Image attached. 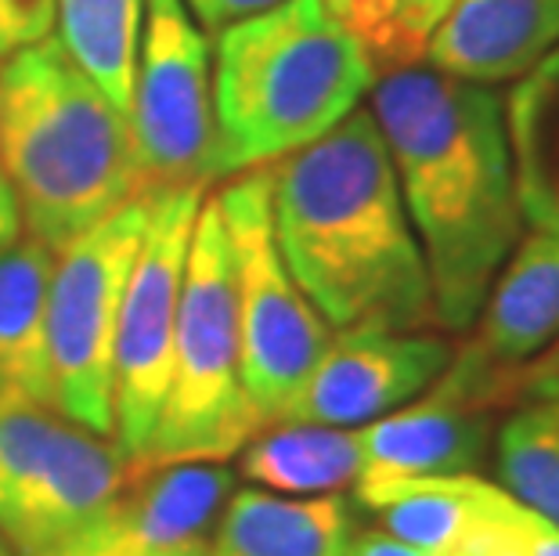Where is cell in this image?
Masks as SVG:
<instances>
[{
	"label": "cell",
	"mask_w": 559,
	"mask_h": 556,
	"mask_svg": "<svg viewBox=\"0 0 559 556\" xmlns=\"http://www.w3.org/2000/svg\"><path fill=\"white\" fill-rule=\"evenodd\" d=\"M531 556H559V524L538 513L531 520Z\"/></svg>",
	"instance_id": "obj_29"
},
{
	"label": "cell",
	"mask_w": 559,
	"mask_h": 556,
	"mask_svg": "<svg viewBox=\"0 0 559 556\" xmlns=\"http://www.w3.org/2000/svg\"><path fill=\"white\" fill-rule=\"evenodd\" d=\"M376 84V69L325 0H282L213 33L206 181L271 167L325 138Z\"/></svg>",
	"instance_id": "obj_3"
},
{
	"label": "cell",
	"mask_w": 559,
	"mask_h": 556,
	"mask_svg": "<svg viewBox=\"0 0 559 556\" xmlns=\"http://www.w3.org/2000/svg\"><path fill=\"white\" fill-rule=\"evenodd\" d=\"M134 466L58 412H0V539L40 556L120 495Z\"/></svg>",
	"instance_id": "obj_9"
},
{
	"label": "cell",
	"mask_w": 559,
	"mask_h": 556,
	"mask_svg": "<svg viewBox=\"0 0 559 556\" xmlns=\"http://www.w3.org/2000/svg\"><path fill=\"white\" fill-rule=\"evenodd\" d=\"M495 409L437 383L390 416L358 427L365 477H451L473 473L495 441Z\"/></svg>",
	"instance_id": "obj_14"
},
{
	"label": "cell",
	"mask_w": 559,
	"mask_h": 556,
	"mask_svg": "<svg viewBox=\"0 0 559 556\" xmlns=\"http://www.w3.org/2000/svg\"><path fill=\"white\" fill-rule=\"evenodd\" d=\"M213 199L235 271L242 387L260 427H275L289 416L307 376L332 343V329L278 253L271 228V167L228 177Z\"/></svg>",
	"instance_id": "obj_6"
},
{
	"label": "cell",
	"mask_w": 559,
	"mask_h": 556,
	"mask_svg": "<svg viewBox=\"0 0 559 556\" xmlns=\"http://www.w3.org/2000/svg\"><path fill=\"white\" fill-rule=\"evenodd\" d=\"M559 340V235L534 228L498 271L459 354L516 401V372Z\"/></svg>",
	"instance_id": "obj_13"
},
{
	"label": "cell",
	"mask_w": 559,
	"mask_h": 556,
	"mask_svg": "<svg viewBox=\"0 0 559 556\" xmlns=\"http://www.w3.org/2000/svg\"><path fill=\"white\" fill-rule=\"evenodd\" d=\"M0 556H15V553H11V546H8L4 539H0Z\"/></svg>",
	"instance_id": "obj_31"
},
{
	"label": "cell",
	"mask_w": 559,
	"mask_h": 556,
	"mask_svg": "<svg viewBox=\"0 0 559 556\" xmlns=\"http://www.w3.org/2000/svg\"><path fill=\"white\" fill-rule=\"evenodd\" d=\"M379 73L419 66L455 0H325Z\"/></svg>",
	"instance_id": "obj_22"
},
{
	"label": "cell",
	"mask_w": 559,
	"mask_h": 556,
	"mask_svg": "<svg viewBox=\"0 0 559 556\" xmlns=\"http://www.w3.org/2000/svg\"><path fill=\"white\" fill-rule=\"evenodd\" d=\"M0 159L22 228L51 253L145 196L130 116L55 33L0 62Z\"/></svg>",
	"instance_id": "obj_4"
},
{
	"label": "cell",
	"mask_w": 559,
	"mask_h": 556,
	"mask_svg": "<svg viewBox=\"0 0 559 556\" xmlns=\"http://www.w3.org/2000/svg\"><path fill=\"white\" fill-rule=\"evenodd\" d=\"M22 239V217H19V203L15 192H11V181L4 174V159H0V250L15 246Z\"/></svg>",
	"instance_id": "obj_28"
},
{
	"label": "cell",
	"mask_w": 559,
	"mask_h": 556,
	"mask_svg": "<svg viewBox=\"0 0 559 556\" xmlns=\"http://www.w3.org/2000/svg\"><path fill=\"white\" fill-rule=\"evenodd\" d=\"M55 253L37 239L0 250V412H55L47 282Z\"/></svg>",
	"instance_id": "obj_16"
},
{
	"label": "cell",
	"mask_w": 559,
	"mask_h": 556,
	"mask_svg": "<svg viewBox=\"0 0 559 556\" xmlns=\"http://www.w3.org/2000/svg\"><path fill=\"white\" fill-rule=\"evenodd\" d=\"M534 398H559V340L516 372L513 405H520V401H534Z\"/></svg>",
	"instance_id": "obj_25"
},
{
	"label": "cell",
	"mask_w": 559,
	"mask_h": 556,
	"mask_svg": "<svg viewBox=\"0 0 559 556\" xmlns=\"http://www.w3.org/2000/svg\"><path fill=\"white\" fill-rule=\"evenodd\" d=\"M347 556H430V553L408 546V542L394 539L383 528H372V531H354Z\"/></svg>",
	"instance_id": "obj_27"
},
{
	"label": "cell",
	"mask_w": 559,
	"mask_h": 556,
	"mask_svg": "<svg viewBox=\"0 0 559 556\" xmlns=\"http://www.w3.org/2000/svg\"><path fill=\"white\" fill-rule=\"evenodd\" d=\"M372 116L426 260L437 326L466 333L527 224L506 98L433 66H408L372 84Z\"/></svg>",
	"instance_id": "obj_1"
},
{
	"label": "cell",
	"mask_w": 559,
	"mask_h": 556,
	"mask_svg": "<svg viewBox=\"0 0 559 556\" xmlns=\"http://www.w3.org/2000/svg\"><path fill=\"white\" fill-rule=\"evenodd\" d=\"M451 351L430 333H386L354 329L332 333V343L307 376L300 398L282 423H321V427H365L390 416L437 383Z\"/></svg>",
	"instance_id": "obj_11"
},
{
	"label": "cell",
	"mask_w": 559,
	"mask_h": 556,
	"mask_svg": "<svg viewBox=\"0 0 559 556\" xmlns=\"http://www.w3.org/2000/svg\"><path fill=\"white\" fill-rule=\"evenodd\" d=\"M40 556H123V553H94V549H76V546H66V542H58L47 553ZM177 556H210V549H199V553H177Z\"/></svg>",
	"instance_id": "obj_30"
},
{
	"label": "cell",
	"mask_w": 559,
	"mask_h": 556,
	"mask_svg": "<svg viewBox=\"0 0 559 556\" xmlns=\"http://www.w3.org/2000/svg\"><path fill=\"white\" fill-rule=\"evenodd\" d=\"M271 228L304 297L332 333H415L433 289L383 130L354 109L325 138L271 163Z\"/></svg>",
	"instance_id": "obj_2"
},
{
	"label": "cell",
	"mask_w": 559,
	"mask_h": 556,
	"mask_svg": "<svg viewBox=\"0 0 559 556\" xmlns=\"http://www.w3.org/2000/svg\"><path fill=\"white\" fill-rule=\"evenodd\" d=\"M559 47V0H455L426 51L440 73L509 84Z\"/></svg>",
	"instance_id": "obj_15"
},
{
	"label": "cell",
	"mask_w": 559,
	"mask_h": 556,
	"mask_svg": "<svg viewBox=\"0 0 559 556\" xmlns=\"http://www.w3.org/2000/svg\"><path fill=\"white\" fill-rule=\"evenodd\" d=\"M145 0H55V37L66 55L130 116Z\"/></svg>",
	"instance_id": "obj_20"
},
{
	"label": "cell",
	"mask_w": 559,
	"mask_h": 556,
	"mask_svg": "<svg viewBox=\"0 0 559 556\" xmlns=\"http://www.w3.org/2000/svg\"><path fill=\"white\" fill-rule=\"evenodd\" d=\"M242 477L282 495H340L365 477L358 427L275 423L242 448Z\"/></svg>",
	"instance_id": "obj_18"
},
{
	"label": "cell",
	"mask_w": 559,
	"mask_h": 556,
	"mask_svg": "<svg viewBox=\"0 0 559 556\" xmlns=\"http://www.w3.org/2000/svg\"><path fill=\"white\" fill-rule=\"evenodd\" d=\"M148 221L130 268L112 362V441L134 470L148 452L163 405L185 260L206 185L152 188Z\"/></svg>",
	"instance_id": "obj_8"
},
{
	"label": "cell",
	"mask_w": 559,
	"mask_h": 556,
	"mask_svg": "<svg viewBox=\"0 0 559 556\" xmlns=\"http://www.w3.org/2000/svg\"><path fill=\"white\" fill-rule=\"evenodd\" d=\"M55 33V0H0V62Z\"/></svg>",
	"instance_id": "obj_24"
},
{
	"label": "cell",
	"mask_w": 559,
	"mask_h": 556,
	"mask_svg": "<svg viewBox=\"0 0 559 556\" xmlns=\"http://www.w3.org/2000/svg\"><path fill=\"white\" fill-rule=\"evenodd\" d=\"M148 221V196L130 199L55 253L47 282V358L55 412L112 441L116 326Z\"/></svg>",
	"instance_id": "obj_7"
},
{
	"label": "cell",
	"mask_w": 559,
	"mask_h": 556,
	"mask_svg": "<svg viewBox=\"0 0 559 556\" xmlns=\"http://www.w3.org/2000/svg\"><path fill=\"white\" fill-rule=\"evenodd\" d=\"M354 513L343 495H228L210 535V556H347Z\"/></svg>",
	"instance_id": "obj_17"
},
{
	"label": "cell",
	"mask_w": 559,
	"mask_h": 556,
	"mask_svg": "<svg viewBox=\"0 0 559 556\" xmlns=\"http://www.w3.org/2000/svg\"><path fill=\"white\" fill-rule=\"evenodd\" d=\"M260 419L242 387L235 271L217 199L206 196L188 242L181 304L170 343L163 405L141 470L228 463L257 437Z\"/></svg>",
	"instance_id": "obj_5"
},
{
	"label": "cell",
	"mask_w": 559,
	"mask_h": 556,
	"mask_svg": "<svg viewBox=\"0 0 559 556\" xmlns=\"http://www.w3.org/2000/svg\"><path fill=\"white\" fill-rule=\"evenodd\" d=\"M506 127L523 217L559 235V47L516 80Z\"/></svg>",
	"instance_id": "obj_19"
},
{
	"label": "cell",
	"mask_w": 559,
	"mask_h": 556,
	"mask_svg": "<svg viewBox=\"0 0 559 556\" xmlns=\"http://www.w3.org/2000/svg\"><path fill=\"white\" fill-rule=\"evenodd\" d=\"M495 459L502 488L559 524V398L520 401L495 437Z\"/></svg>",
	"instance_id": "obj_21"
},
{
	"label": "cell",
	"mask_w": 559,
	"mask_h": 556,
	"mask_svg": "<svg viewBox=\"0 0 559 556\" xmlns=\"http://www.w3.org/2000/svg\"><path fill=\"white\" fill-rule=\"evenodd\" d=\"M275 4H282V0H185L192 19L210 33H217L224 26H231V22L249 19V15H257V11L275 8Z\"/></svg>",
	"instance_id": "obj_26"
},
{
	"label": "cell",
	"mask_w": 559,
	"mask_h": 556,
	"mask_svg": "<svg viewBox=\"0 0 559 556\" xmlns=\"http://www.w3.org/2000/svg\"><path fill=\"white\" fill-rule=\"evenodd\" d=\"M235 488V473L224 463L152 466L134 488L105 502L87 524H80L66 546L123 556H177L210 549V535Z\"/></svg>",
	"instance_id": "obj_12"
},
{
	"label": "cell",
	"mask_w": 559,
	"mask_h": 556,
	"mask_svg": "<svg viewBox=\"0 0 559 556\" xmlns=\"http://www.w3.org/2000/svg\"><path fill=\"white\" fill-rule=\"evenodd\" d=\"M531 520L534 510L487 481L469 524L459 531L451 546L430 556H531Z\"/></svg>",
	"instance_id": "obj_23"
},
{
	"label": "cell",
	"mask_w": 559,
	"mask_h": 556,
	"mask_svg": "<svg viewBox=\"0 0 559 556\" xmlns=\"http://www.w3.org/2000/svg\"><path fill=\"white\" fill-rule=\"evenodd\" d=\"M141 188L206 185L210 40L185 0H145L130 94Z\"/></svg>",
	"instance_id": "obj_10"
}]
</instances>
